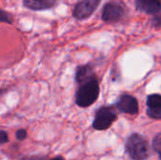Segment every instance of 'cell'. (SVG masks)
I'll return each mask as SVG.
<instances>
[{"mask_svg":"<svg viewBox=\"0 0 161 160\" xmlns=\"http://www.w3.org/2000/svg\"><path fill=\"white\" fill-rule=\"evenodd\" d=\"M96 76V74L94 72V66L92 62L79 65L75 69V80L77 85Z\"/></svg>","mask_w":161,"mask_h":160,"instance_id":"9c48e42d","label":"cell"},{"mask_svg":"<svg viewBox=\"0 0 161 160\" xmlns=\"http://www.w3.org/2000/svg\"><path fill=\"white\" fill-rule=\"evenodd\" d=\"M21 160H65L63 157L58 156L55 157H42V156H30V157H24Z\"/></svg>","mask_w":161,"mask_h":160,"instance_id":"8fae6325","label":"cell"},{"mask_svg":"<svg viewBox=\"0 0 161 160\" xmlns=\"http://www.w3.org/2000/svg\"><path fill=\"white\" fill-rule=\"evenodd\" d=\"M146 114L149 118L159 121L161 119V95L159 93L149 94L146 99Z\"/></svg>","mask_w":161,"mask_h":160,"instance_id":"52a82bcc","label":"cell"},{"mask_svg":"<svg viewBox=\"0 0 161 160\" xmlns=\"http://www.w3.org/2000/svg\"><path fill=\"white\" fill-rule=\"evenodd\" d=\"M113 106L119 112L129 115H137L140 111L137 98L128 93L121 94Z\"/></svg>","mask_w":161,"mask_h":160,"instance_id":"8992f818","label":"cell"},{"mask_svg":"<svg viewBox=\"0 0 161 160\" xmlns=\"http://www.w3.org/2000/svg\"><path fill=\"white\" fill-rule=\"evenodd\" d=\"M118 119V111L113 105H105L97 108L92 121V128L96 131H106Z\"/></svg>","mask_w":161,"mask_h":160,"instance_id":"3957f363","label":"cell"},{"mask_svg":"<svg viewBox=\"0 0 161 160\" xmlns=\"http://www.w3.org/2000/svg\"><path fill=\"white\" fill-rule=\"evenodd\" d=\"M127 13L124 3L116 0L108 1L102 9V20L106 23H116L125 18Z\"/></svg>","mask_w":161,"mask_h":160,"instance_id":"277c9868","label":"cell"},{"mask_svg":"<svg viewBox=\"0 0 161 160\" xmlns=\"http://www.w3.org/2000/svg\"><path fill=\"white\" fill-rule=\"evenodd\" d=\"M8 135L5 130H0V146L8 142Z\"/></svg>","mask_w":161,"mask_h":160,"instance_id":"9a60e30c","label":"cell"},{"mask_svg":"<svg viewBox=\"0 0 161 160\" xmlns=\"http://www.w3.org/2000/svg\"><path fill=\"white\" fill-rule=\"evenodd\" d=\"M0 22L11 25L13 23V16L9 12L0 8Z\"/></svg>","mask_w":161,"mask_h":160,"instance_id":"7c38bea8","label":"cell"},{"mask_svg":"<svg viewBox=\"0 0 161 160\" xmlns=\"http://www.w3.org/2000/svg\"><path fill=\"white\" fill-rule=\"evenodd\" d=\"M24 6L30 10L40 11L50 9L55 7L57 0H23Z\"/></svg>","mask_w":161,"mask_h":160,"instance_id":"30bf717a","label":"cell"},{"mask_svg":"<svg viewBox=\"0 0 161 160\" xmlns=\"http://www.w3.org/2000/svg\"><path fill=\"white\" fill-rule=\"evenodd\" d=\"M154 152H156L158 156V157L160 158V149H161V134L158 133L156 135V137L153 140V145H152Z\"/></svg>","mask_w":161,"mask_h":160,"instance_id":"4fadbf2b","label":"cell"},{"mask_svg":"<svg viewBox=\"0 0 161 160\" xmlns=\"http://www.w3.org/2000/svg\"><path fill=\"white\" fill-rule=\"evenodd\" d=\"M100 94V85L97 75L77 85L75 91V105L86 108L93 105Z\"/></svg>","mask_w":161,"mask_h":160,"instance_id":"6da1fadb","label":"cell"},{"mask_svg":"<svg viewBox=\"0 0 161 160\" xmlns=\"http://www.w3.org/2000/svg\"><path fill=\"white\" fill-rule=\"evenodd\" d=\"M102 0H80L78 1L74 9L73 17L78 21L90 18L98 8Z\"/></svg>","mask_w":161,"mask_h":160,"instance_id":"5b68a950","label":"cell"},{"mask_svg":"<svg viewBox=\"0 0 161 160\" xmlns=\"http://www.w3.org/2000/svg\"><path fill=\"white\" fill-rule=\"evenodd\" d=\"M6 91H7V90H5V89H0V96H2V95L6 92Z\"/></svg>","mask_w":161,"mask_h":160,"instance_id":"2e32d148","label":"cell"},{"mask_svg":"<svg viewBox=\"0 0 161 160\" xmlns=\"http://www.w3.org/2000/svg\"><path fill=\"white\" fill-rule=\"evenodd\" d=\"M125 147L127 156L131 160H147L150 157L148 141L139 133L129 135Z\"/></svg>","mask_w":161,"mask_h":160,"instance_id":"7a4b0ae2","label":"cell"},{"mask_svg":"<svg viewBox=\"0 0 161 160\" xmlns=\"http://www.w3.org/2000/svg\"><path fill=\"white\" fill-rule=\"evenodd\" d=\"M135 7L138 11L153 17L160 16L161 0H135Z\"/></svg>","mask_w":161,"mask_h":160,"instance_id":"ba28073f","label":"cell"},{"mask_svg":"<svg viewBox=\"0 0 161 160\" xmlns=\"http://www.w3.org/2000/svg\"><path fill=\"white\" fill-rule=\"evenodd\" d=\"M15 137H16V140L19 141H23L26 139L27 137V132L25 129L24 128H20L18 129L16 132H15Z\"/></svg>","mask_w":161,"mask_h":160,"instance_id":"5bb4252c","label":"cell"}]
</instances>
